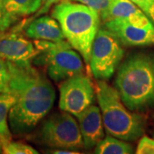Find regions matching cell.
<instances>
[{"instance_id": "1", "label": "cell", "mask_w": 154, "mask_h": 154, "mask_svg": "<svg viewBox=\"0 0 154 154\" xmlns=\"http://www.w3.org/2000/svg\"><path fill=\"white\" fill-rule=\"evenodd\" d=\"M11 73L9 93L16 101L9 114L11 133H30L49 113L56 100L52 84L30 62H9Z\"/></svg>"}, {"instance_id": "2", "label": "cell", "mask_w": 154, "mask_h": 154, "mask_svg": "<svg viewBox=\"0 0 154 154\" xmlns=\"http://www.w3.org/2000/svg\"><path fill=\"white\" fill-rule=\"evenodd\" d=\"M116 88L128 109L140 111L154 106V57L136 53L119 67Z\"/></svg>"}, {"instance_id": "3", "label": "cell", "mask_w": 154, "mask_h": 154, "mask_svg": "<svg viewBox=\"0 0 154 154\" xmlns=\"http://www.w3.org/2000/svg\"><path fill=\"white\" fill-rule=\"evenodd\" d=\"M51 17L60 25L66 40L88 64L92 46L100 27V15L97 11L70 0L56 4Z\"/></svg>"}, {"instance_id": "4", "label": "cell", "mask_w": 154, "mask_h": 154, "mask_svg": "<svg viewBox=\"0 0 154 154\" xmlns=\"http://www.w3.org/2000/svg\"><path fill=\"white\" fill-rule=\"evenodd\" d=\"M95 89L108 134L126 141H134L140 137L144 133L143 118L127 108L117 89L104 80H99Z\"/></svg>"}, {"instance_id": "5", "label": "cell", "mask_w": 154, "mask_h": 154, "mask_svg": "<svg viewBox=\"0 0 154 154\" xmlns=\"http://www.w3.org/2000/svg\"><path fill=\"white\" fill-rule=\"evenodd\" d=\"M38 55L32 63L46 69L49 77L55 82L84 73V64L80 53L66 40L51 42L35 40Z\"/></svg>"}, {"instance_id": "6", "label": "cell", "mask_w": 154, "mask_h": 154, "mask_svg": "<svg viewBox=\"0 0 154 154\" xmlns=\"http://www.w3.org/2000/svg\"><path fill=\"white\" fill-rule=\"evenodd\" d=\"M40 142L52 149L77 151L84 148L78 122L66 111L57 112L47 118L39 129Z\"/></svg>"}, {"instance_id": "7", "label": "cell", "mask_w": 154, "mask_h": 154, "mask_svg": "<svg viewBox=\"0 0 154 154\" xmlns=\"http://www.w3.org/2000/svg\"><path fill=\"white\" fill-rule=\"evenodd\" d=\"M124 55L122 43L107 28H99L94 38L89 64L94 76L107 80L112 76Z\"/></svg>"}, {"instance_id": "8", "label": "cell", "mask_w": 154, "mask_h": 154, "mask_svg": "<svg viewBox=\"0 0 154 154\" xmlns=\"http://www.w3.org/2000/svg\"><path fill=\"white\" fill-rule=\"evenodd\" d=\"M59 91V108L75 117L93 105L96 95L91 79L83 73L63 81Z\"/></svg>"}, {"instance_id": "9", "label": "cell", "mask_w": 154, "mask_h": 154, "mask_svg": "<svg viewBox=\"0 0 154 154\" xmlns=\"http://www.w3.org/2000/svg\"><path fill=\"white\" fill-rule=\"evenodd\" d=\"M20 23L11 30L0 34V58L9 62H30L38 55V51L34 42L22 33Z\"/></svg>"}, {"instance_id": "10", "label": "cell", "mask_w": 154, "mask_h": 154, "mask_svg": "<svg viewBox=\"0 0 154 154\" xmlns=\"http://www.w3.org/2000/svg\"><path fill=\"white\" fill-rule=\"evenodd\" d=\"M105 28L126 46H147L154 45V26L142 27L119 19L105 22Z\"/></svg>"}, {"instance_id": "11", "label": "cell", "mask_w": 154, "mask_h": 154, "mask_svg": "<svg viewBox=\"0 0 154 154\" xmlns=\"http://www.w3.org/2000/svg\"><path fill=\"white\" fill-rule=\"evenodd\" d=\"M84 142V148L92 149L105 137L100 108L92 105L76 117Z\"/></svg>"}, {"instance_id": "12", "label": "cell", "mask_w": 154, "mask_h": 154, "mask_svg": "<svg viewBox=\"0 0 154 154\" xmlns=\"http://www.w3.org/2000/svg\"><path fill=\"white\" fill-rule=\"evenodd\" d=\"M24 33L28 38L58 42L66 40L60 25L51 16H40L22 22Z\"/></svg>"}, {"instance_id": "13", "label": "cell", "mask_w": 154, "mask_h": 154, "mask_svg": "<svg viewBox=\"0 0 154 154\" xmlns=\"http://www.w3.org/2000/svg\"><path fill=\"white\" fill-rule=\"evenodd\" d=\"M100 17L104 22L119 19L142 27L154 26L143 11L130 0H112L108 10Z\"/></svg>"}, {"instance_id": "14", "label": "cell", "mask_w": 154, "mask_h": 154, "mask_svg": "<svg viewBox=\"0 0 154 154\" xmlns=\"http://www.w3.org/2000/svg\"><path fill=\"white\" fill-rule=\"evenodd\" d=\"M15 101L16 98L10 93L0 94V140L3 146L12 140L9 114Z\"/></svg>"}, {"instance_id": "15", "label": "cell", "mask_w": 154, "mask_h": 154, "mask_svg": "<svg viewBox=\"0 0 154 154\" xmlns=\"http://www.w3.org/2000/svg\"><path fill=\"white\" fill-rule=\"evenodd\" d=\"M4 2L7 11L18 20L36 13L43 5L42 0H4Z\"/></svg>"}, {"instance_id": "16", "label": "cell", "mask_w": 154, "mask_h": 154, "mask_svg": "<svg viewBox=\"0 0 154 154\" xmlns=\"http://www.w3.org/2000/svg\"><path fill=\"white\" fill-rule=\"evenodd\" d=\"M133 151L132 145L110 134L105 136L95 147L97 154H128L133 153Z\"/></svg>"}, {"instance_id": "17", "label": "cell", "mask_w": 154, "mask_h": 154, "mask_svg": "<svg viewBox=\"0 0 154 154\" xmlns=\"http://www.w3.org/2000/svg\"><path fill=\"white\" fill-rule=\"evenodd\" d=\"M3 152L6 154H37L38 152L22 141H12L11 140L3 146Z\"/></svg>"}, {"instance_id": "18", "label": "cell", "mask_w": 154, "mask_h": 154, "mask_svg": "<svg viewBox=\"0 0 154 154\" xmlns=\"http://www.w3.org/2000/svg\"><path fill=\"white\" fill-rule=\"evenodd\" d=\"M18 22V19L7 11L4 0H0V34L9 30L11 26Z\"/></svg>"}, {"instance_id": "19", "label": "cell", "mask_w": 154, "mask_h": 154, "mask_svg": "<svg viewBox=\"0 0 154 154\" xmlns=\"http://www.w3.org/2000/svg\"><path fill=\"white\" fill-rule=\"evenodd\" d=\"M11 73L8 61L0 58V94L9 93Z\"/></svg>"}, {"instance_id": "20", "label": "cell", "mask_w": 154, "mask_h": 154, "mask_svg": "<svg viewBox=\"0 0 154 154\" xmlns=\"http://www.w3.org/2000/svg\"><path fill=\"white\" fill-rule=\"evenodd\" d=\"M77 3H81L82 5L88 6L99 13V15H103L110 7L112 0H70Z\"/></svg>"}, {"instance_id": "21", "label": "cell", "mask_w": 154, "mask_h": 154, "mask_svg": "<svg viewBox=\"0 0 154 154\" xmlns=\"http://www.w3.org/2000/svg\"><path fill=\"white\" fill-rule=\"evenodd\" d=\"M146 15L154 25V0H130Z\"/></svg>"}, {"instance_id": "22", "label": "cell", "mask_w": 154, "mask_h": 154, "mask_svg": "<svg viewBox=\"0 0 154 154\" xmlns=\"http://www.w3.org/2000/svg\"><path fill=\"white\" fill-rule=\"evenodd\" d=\"M137 154H154V139L143 136L138 143Z\"/></svg>"}, {"instance_id": "23", "label": "cell", "mask_w": 154, "mask_h": 154, "mask_svg": "<svg viewBox=\"0 0 154 154\" xmlns=\"http://www.w3.org/2000/svg\"><path fill=\"white\" fill-rule=\"evenodd\" d=\"M60 1H62V0H45V3L43 4V5L41 6V8L35 13V15H34L33 17H32L31 18H29L28 20H32V19H34V18H36V17L45 15V14L50 11V9H51L52 6L55 5L56 4H57V3H59Z\"/></svg>"}, {"instance_id": "24", "label": "cell", "mask_w": 154, "mask_h": 154, "mask_svg": "<svg viewBox=\"0 0 154 154\" xmlns=\"http://www.w3.org/2000/svg\"><path fill=\"white\" fill-rule=\"evenodd\" d=\"M49 153L54 154H78L80 152L76 151H71V150H66V149H53L51 152H48Z\"/></svg>"}, {"instance_id": "25", "label": "cell", "mask_w": 154, "mask_h": 154, "mask_svg": "<svg viewBox=\"0 0 154 154\" xmlns=\"http://www.w3.org/2000/svg\"><path fill=\"white\" fill-rule=\"evenodd\" d=\"M2 151H3V145H2V142L0 140V153L2 152Z\"/></svg>"}, {"instance_id": "26", "label": "cell", "mask_w": 154, "mask_h": 154, "mask_svg": "<svg viewBox=\"0 0 154 154\" xmlns=\"http://www.w3.org/2000/svg\"><path fill=\"white\" fill-rule=\"evenodd\" d=\"M42 1H43V4H44V3H45V0H42Z\"/></svg>"}]
</instances>
